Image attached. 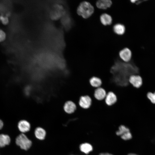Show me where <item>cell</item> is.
Wrapping results in <instances>:
<instances>
[{
	"label": "cell",
	"instance_id": "20",
	"mask_svg": "<svg viewBox=\"0 0 155 155\" xmlns=\"http://www.w3.org/2000/svg\"><path fill=\"white\" fill-rule=\"evenodd\" d=\"M146 97L150 102L155 104V91L153 92H149L146 94Z\"/></svg>",
	"mask_w": 155,
	"mask_h": 155
},
{
	"label": "cell",
	"instance_id": "13",
	"mask_svg": "<svg viewBox=\"0 0 155 155\" xmlns=\"http://www.w3.org/2000/svg\"><path fill=\"white\" fill-rule=\"evenodd\" d=\"M112 4L110 0H100L96 2V5L99 9H106L110 7Z\"/></svg>",
	"mask_w": 155,
	"mask_h": 155
},
{
	"label": "cell",
	"instance_id": "8",
	"mask_svg": "<svg viewBox=\"0 0 155 155\" xmlns=\"http://www.w3.org/2000/svg\"><path fill=\"white\" fill-rule=\"evenodd\" d=\"M77 108L76 104L73 102L68 101L63 106L64 112L67 114H71L74 113Z\"/></svg>",
	"mask_w": 155,
	"mask_h": 155
},
{
	"label": "cell",
	"instance_id": "18",
	"mask_svg": "<svg viewBox=\"0 0 155 155\" xmlns=\"http://www.w3.org/2000/svg\"><path fill=\"white\" fill-rule=\"evenodd\" d=\"M89 82L91 86L93 88H97L100 87L102 84L101 80L99 78L93 76L89 80Z\"/></svg>",
	"mask_w": 155,
	"mask_h": 155
},
{
	"label": "cell",
	"instance_id": "5",
	"mask_svg": "<svg viewBox=\"0 0 155 155\" xmlns=\"http://www.w3.org/2000/svg\"><path fill=\"white\" fill-rule=\"evenodd\" d=\"M119 58L125 62L130 61L132 59V53L131 50L127 48H125L121 50L119 53Z\"/></svg>",
	"mask_w": 155,
	"mask_h": 155
},
{
	"label": "cell",
	"instance_id": "7",
	"mask_svg": "<svg viewBox=\"0 0 155 155\" xmlns=\"http://www.w3.org/2000/svg\"><path fill=\"white\" fill-rule=\"evenodd\" d=\"M18 128L21 133H25L29 132L31 129V125L27 120L22 119L18 123Z\"/></svg>",
	"mask_w": 155,
	"mask_h": 155
},
{
	"label": "cell",
	"instance_id": "23",
	"mask_svg": "<svg viewBox=\"0 0 155 155\" xmlns=\"http://www.w3.org/2000/svg\"><path fill=\"white\" fill-rule=\"evenodd\" d=\"M6 37V34L2 30H0V42L3 41Z\"/></svg>",
	"mask_w": 155,
	"mask_h": 155
},
{
	"label": "cell",
	"instance_id": "12",
	"mask_svg": "<svg viewBox=\"0 0 155 155\" xmlns=\"http://www.w3.org/2000/svg\"><path fill=\"white\" fill-rule=\"evenodd\" d=\"M34 134L37 139L40 140H43L46 137V132L43 128L38 127L35 129Z\"/></svg>",
	"mask_w": 155,
	"mask_h": 155
},
{
	"label": "cell",
	"instance_id": "19",
	"mask_svg": "<svg viewBox=\"0 0 155 155\" xmlns=\"http://www.w3.org/2000/svg\"><path fill=\"white\" fill-rule=\"evenodd\" d=\"M130 131L129 128L125 126L124 125H121L119 127L118 130L116 132V134L117 135L121 136Z\"/></svg>",
	"mask_w": 155,
	"mask_h": 155
},
{
	"label": "cell",
	"instance_id": "14",
	"mask_svg": "<svg viewBox=\"0 0 155 155\" xmlns=\"http://www.w3.org/2000/svg\"><path fill=\"white\" fill-rule=\"evenodd\" d=\"M11 142L9 136L6 134H0V148H3L9 145Z\"/></svg>",
	"mask_w": 155,
	"mask_h": 155
},
{
	"label": "cell",
	"instance_id": "1",
	"mask_svg": "<svg viewBox=\"0 0 155 155\" xmlns=\"http://www.w3.org/2000/svg\"><path fill=\"white\" fill-rule=\"evenodd\" d=\"M94 11V7L90 2L86 1L81 2L77 9V14L84 19L89 18Z\"/></svg>",
	"mask_w": 155,
	"mask_h": 155
},
{
	"label": "cell",
	"instance_id": "4",
	"mask_svg": "<svg viewBox=\"0 0 155 155\" xmlns=\"http://www.w3.org/2000/svg\"><path fill=\"white\" fill-rule=\"evenodd\" d=\"M92 103V100L90 97L88 95L81 96L78 102V105L84 109H88L91 106Z\"/></svg>",
	"mask_w": 155,
	"mask_h": 155
},
{
	"label": "cell",
	"instance_id": "6",
	"mask_svg": "<svg viewBox=\"0 0 155 155\" xmlns=\"http://www.w3.org/2000/svg\"><path fill=\"white\" fill-rule=\"evenodd\" d=\"M129 82L134 87L139 88L143 84V80L142 77L139 75H131L129 79Z\"/></svg>",
	"mask_w": 155,
	"mask_h": 155
},
{
	"label": "cell",
	"instance_id": "15",
	"mask_svg": "<svg viewBox=\"0 0 155 155\" xmlns=\"http://www.w3.org/2000/svg\"><path fill=\"white\" fill-rule=\"evenodd\" d=\"M79 149L82 153L88 155L92 151L93 147L92 145L88 142H85L81 144L80 146Z\"/></svg>",
	"mask_w": 155,
	"mask_h": 155
},
{
	"label": "cell",
	"instance_id": "16",
	"mask_svg": "<svg viewBox=\"0 0 155 155\" xmlns=\"http://www.w3.org/2000/svg\"><path fill=\"white\" fill-rule=\"evenodd\" d=\"M100 20L101 23L104 26L109 25L112 22L111 16L106 13H103L100 16Z\"/></svg>",
	"mask_w": 155,
	"mask_h": 155
},
{
	"label": "cell",
	"instance_id": "25",
	"mask_svg": "<svg viewBox=\"0 0 155 155\" xmlns=\"http://www.w3.org/2000/svg\"><path fill=\"white\" fill-rule=\"evenodd\" d=\"M99 155H113V154L108 153H102L100 154Z\"/></svg>",
	"mask_w": 155,
	"mask_h": 155
},
{
	"label": "cell",
	"instance_id": "26",
	"mask_svg": "<svg viewBox=\"0 0 155 155\" xmlns=\"http://www.w3.org/2000/svg\"><path fill=\"white\" fill-rule=\"evenodd\" d=\"M127 155H137L135 154H133V153H130V154H128Z\"/></svg>",
	"mask_w": 155,
	"mask_h": 155
},
{
	"label": "cell",
	"instance_id": "21",
	"mask_svg": "<svg viewBox=\"0 0 155 155\" xmlns=\"http://www.w3.org/2000/svg\"><path fill=\"white\" fill-rule=\"evenodd\" d=\"M120 137L122 140H130L132 137V135L130 131L121 136Z\"/></svg>",
	"mask_w": 155,
	"mask_h": 155
},
{
	"label": "cell",
	"instance_id": "11",
	"mask_svg": "<svg viewBox=\"0 0 155 155\" xmlns=\"http://www.w3.org/2000/svg\"><path fill=\"white\" fill-rule=\"evenodd\" d=\"M106 93L104 89L101 87L96 88L94 93L95 98L98 100H102L104 99Z\"/></svg>",
	"mask_w": 155,
	"mask_h": 155
},
{
	"label": "cell",
	"instance_id": "9",
	"mask_svg": "<svg viewBox=\"0 0 155 155\" xmlns=\"http://www.w3.org/2000/svg\"><path fill=\"white\" fill-rule=\"evenodd\" d=\"M62 25L67 30H69L71 27L72 22L71 16L67 12L61 18Z\"/></svg>",
	"mask_w": 155,
	"mask_h": 155
},
{
	"label": "cell",
	"instance_id": "24",
	"mask_svg": "<svg viewBox=\"0 0 155 155\" xmlns=\"http://www.w3.org/2000/svg\"><path fill=\"white\" fill-rule=\"evenodd\" d=\"M4 125L3 122V121L0 119V130L3 128Z\"/></svg>",
	"mask_w": 155,
	"mask_h": 155
},
{
	"label": "cell",
	"instance_id": "10",
	"mask_svg": "<svg viewBox=\"0 0 155 155\" xmlns=\"http://www.w3.org/2000/svg\"><path fill=\"white\" fill-rule=\"evenodd\" d=\"M104 100L107 105L111 106L116 102L117 98L114 93L112 92H109L106 94Z\"/></svg>",
	"mask_w": 155,
	"mask_h": 155
},
{
	"label": "cell",
	"instance_id": "22",
	"mask_svg": "<svg viewBox=\"0 0 155 155\" xmlns=\"http://www.w3.org/2000/svg\"><path fill=\"white\" fill-rule=\"evenodd\" d=\"M0 20L1 21L2 23L5 25L7 24L9 22L8 19L6 16H0Z\"/></svg>",
	"mask_w": 155,
	"mask_h": 155
},
{
	"label": "cell",
	"instance_id": "2",
	"mask_svg": "<svg viewBox=\"0 0 155 155\" xmlns=\"http://www.w3.org/2000/svg\"><path fill=\"white\" fill-rule=\"evenodd\" d=\"M66 12L61 4L56 3L53 5L50 10L49 16L53 20H57L61 18Z\"/></svg>",
	"mask_w": 155,
	"mask_h": 155
},
{
	"label": "cell",
	"instance_id": "17",
	"mask_svg": "<svg viewBox=\"0 0 155 155\" xmlns=\"http://www.w3.org/2000/svg\"><path fill=\"white\" fill-rule=\"evenodd\" d=\"M113 30L114 32L118 35L123 34L125 31V26L121 23H117L114 25Z\"/></svg>",
	"mask_w": 155,
	"mask_h": 155
},
{
	"label": "cell",
	"instance_id": "3",
	"mask_svg": "<svg viewBox=\"0 0 155 155\" xmlns=\"http://www.w3.org/2000/svg\"><path fill=\"white\" fill-rule=\"evenodd\" d=\"M16 145L21 149L27 151L31 147L32 141L24 133H21L16 137L15 140Z\"/></svg>",
	"mask_w": 155,
	"mask_h": 155
}]
</instances>
